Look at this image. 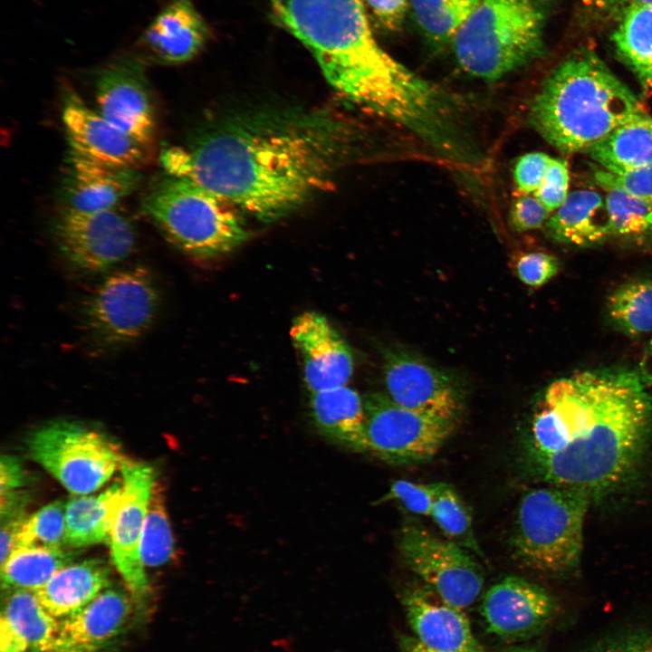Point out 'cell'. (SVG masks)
<instances>
[{
  "mask_svg": "<svg viewBox=\"0 0 652 652\" xmlns=\"http://www.w3.org/2000/svg\"><path fill=\"white\" fill-rule=\"evenodd\" d=\"M350 126L325 110L260 111L169 147V176L191 181L261 221L282 218L327 188L355 142Z\"/></svg>",
  "mask_w": 652,
  "mask_h": 652,
  "instance_id": "1",
  "label": "cell"
},
{
  "mask_svg": "<svg viewBox=\"0 0 652 652\" xmlns=\"http://www.w3.org/2000/svg\"><path fill=\"white\" fill-rule=\"evenodd\" d=\"M271 11L340 94L408 130L438 156L458 145L465 127L463 103L380 47L363 0H272Z\"/></svg>",
  "mask_w": 652,
  "mask_h": 652,
  "instance_id": "2",
  "label": "cell"
},
{
  "mask_svg": "<svg viewBox=\"0 0 652 652\" xmlns=\"http://www.w3.org/2000/svg\"><path fill=\"white\" fill-rule=\"evenodd\" d=\"M644 383L633 371L609 369L549 385L531 426L528 455L536 477L591 498L622 484L651 429L652 399Z\"/></svg>",
  "mask_w": 652,
  "mask_h": 652,
  "instance_id": "3",
  "label": "cell"
},
{
  "mask_svg": "<svg viewBox=\"0 0 652 652\" xmlns=\"http://www.w3.org/2000/svg\"><path fill=\"white\" fill-rule=\"evenodd\" d=\"M643 111L632 91L594 53H574L544 81L529 119L565 153L590 152L615 128Z\"/></svg>",
  "mask_w": 652,
  "mask_h": 652,
  "instance_id": "4",
  "label": "cell"
},
{
  "mask_svg": "<svg viewBox=\"0 0 652 652\" xmlns=\"http://www.w3.org/2000/svg\"><path fill=\"white\" fill-rule=\"evenodd\" d=\"M546 0H481L449 45L468 74L496 81L543 51Z\"/></svg>",
  "mask_w": 652,
  "mask_h": 652,
  "instance_id": "5",
  "label": "cell"
},
{
  "mask_svg": "<svg viewBox=\"0 0 652 652\" xmlns=\"http://www.w3.org/2000/svg\"><path fill=\"white\" fill-rule=\"evenodd\" d=\"M142 209L172 244L197 259L231 253L249 235L244 213L235 205L169 175L150 188Z\"/></svg>",
  "mask_w": 652,
  "mask_h": 652,
  "instance_id": "6",
  "label": "cell"
},
{
  "mask_svg": "<svg viewBox=\"0 0 652 652\" xmlns=\"http://www.w3.org/2000/svg\"><path fill=\"white\" fill-rule=\"evenodd\" d=\"M591 499L583 491L547 484L526 492L518 504L513 533L516 557L542 572L574 570L581 557Z\"/></svg>",
  "mask_w": 652,
  "mask_h": 652,
  "instance_id": "7",
  "label": "cell"
},
{
  "mask_svg": "<svg viewBox=\"0 0 652 652\" xmlns=\"http://www.w3.org/2000/svg\"><path fill=\"white\" fill-rule=\"evenodd\" d=\"M26 446L30 457L73 494L100 489L125 457L103 432L69 420L36 428L29 435Z\"/></svg>",
  "mask_w": 652,
  "mask_h": 652,
  "instance_id": "8",
  "label": "cell"
},
{
  "mask_svg": "<svg viewBox=\"0 0 652 652\" xmlns=\"http://www.w3.org/2000/svg\"><path fill=\"white\" fill-rule=\"evenodd\" d=\"M158 305V289L151 273L138 265L104 278L85 302L83 319L96 340L119 346L147 331Z\"/></svg>",
  "mask_w": 652,
  "mask_h": 652,
  "instance_id": "9",
  "label": "cell"
},
{
  "mask_svg": "<svg viewBox=\"0 0 652 652\" xmlns=\"http://www.w3.org/2000/svg\"><path fill=\"white\" fill-rule=\"evenodd\" d=\"M398 547L406 565L444 602L464 610L481 593L483 570L465 548L411 519L401 527Z\"/></svg>",
  "mask_w": 652,
  "mask_h": 652,
  "instance_id": "10",
  "label": "cell"
},
{
  "mask_svg": "<svg viewBox=\"0 0 652 652\" xmlns=\"http://www.w3.org/2000/svg\"><path fill=\"white\" fill-rule=\"evenodd\" d=\"M365 452L393 464H415L433 457L452 434L455 422L405 408L388 395L364 398Z\"/></svg>",
  "mask_w": 652,
  "mask_h": 652,
  "instance_id": "11",
  "label": "cell"
},
{
  "mask_svg": "<svg viewBox=\"0 0 652 652\" xmlns=\"http://www.w3.org/2000/svg\"><path fill=\"white\" fill-rule=\"evenodd\" d=\"M53 233L65 259L86 273L103 272L119 264L132 253L136 242L133 224L115 207L95 212L65 207Z\"/></svg>",
  "mask_w": 652,
  "mask_h": 652,
  "instance_id": "12",
  "label": "cell"
},
{
  "mask_svg": "<svg viewBox=\"0 0 652 652\" xmlns=\"http://www.w3.org/2000/svg\"><path fill=\"white\" fill-rule=\"evenodd\" d=\"M119 470L122 476L123 494L108 542L112 561L134 603L142 606L149 587L141 559L140 544L156 476L150 465L126 457L121 461Z\"/></svg>",
  "mask_w": 652,
  "mask_h": 652,
  "instance_id": "13",
  "label": "cell"
},
{
  "mask_svg": "<svg viewBox=\"0 0 652 652\" xmlns=\"http://www.w3.org/2000/svg\"><path fill=\"white\" fill-rule=\"evenodd\" d=\"M98 112L114 127L149 148L156 134V109L143 64L137 58H119L99 74Z\"/></svg>",
  "mask_w": 652,
  "mask_h": 652,
  "instance_id": "14",
  "label": "cell"
},
{
  "mask_svg": "<svg viewBox=\"0 0 652 652\" xmlns=\"http://www.w3.org/2000/svg\"><path fill=\"white\" fill-rule=\"evenodd\" d=\"M557 612V602L547 590L517 576H508L493 585L481 604L487 630L511 641L538 635L554 620Z\"/></svg>",
  "mask_w": 652,
  "mask_h": 652,
  "instance_id": "15",
  "label": "cell"
},
{
  "mask_svg": "<svg viewBox=\"0 0 652 652\" xmlns=\"http://www.w3.org/2000/svg\"><path fill=\"white\" fill-rule=\"evenodd\" d=\"M383 374L387 395L396 404L456 422L462 409L460 394L442 371L413 355L391 350L384 357Z\"/></svg>",
  "mask_w": 652,
  "mask_h": 652,
  "instance_id": "16",
  "label": "cell"
},
{
  "mask_svg": "<svg viewBox=\"0 0 652 652\" xmlns=\"http://www.w3.org/2000/svg\"><path fill=\"white\" fill-rule=\"evenodd\" d=\"M290 336L302 359L310 393L346 386L353 369V353L340 332L321 313L310 311L292 322Z\"/></svg>",
  "mask_w": 652,
  "mask_h": 652,
  "instance_id": "17",
  "label": "cell"
},
{
  "mask_svg": "<svg viewBox=\"0 0 652 652\" xmlns=\"http://www.w3.org/2000/svg\"><path fill=\"white\" fill-rule=\"evenodd\" d=\"M133 602L121 588L107 587L82 609L59 619L48 652H101L123 633Z\"/></svg>",
  "mask_w": 652,
  "mask_h": 652,
  "instance_id": "18",
  "label": "cell"
},
{
  "mask_svg": "<svg viewBox=\"0 0 652 652\" xmlns=\"http://www.w3.org/2000/svg\"><path fill=\"white\" fill-rule=\"evenodd\" d=\"M62 121L72 151L109 165L138 168L149 158V147L110 123L98 111L71 96Z\"/></svg>",
  "mask_w": 652,
  "mask_h": 652,
  "instance_id": "19",
  "label": "cell"
},
{
  "mask_svg": "<svg viewBox=\"0 0 652 652\" xmlns=\"http://www.w3.org/2000/svg\"><path fill=\"white\" fill-rule=\"evenodd\" d=\"M137 168L102 163L71 150L62 196L66 208L82 212L111 209L139 185Z\"/></svg>",
  "mask_w": 652,
  "mask_h": 652,
  "instance_id": "20",
  "label": "cell"
},
{
  "mask_svg": "<svg viewBox=\"0 0 652 652\" xmlns=\"http://www.w3.org/2000/svg\"><path fill=\"white\" fill-rule=\"evenodd\" d=\"M209 37V27L190 0H171L145 29L140 45L155 62L174 65L197 56Z\"/></svg>",
  "mask_w": 652,
  "mask_h": 652,
  "instance_id": "21",
  "label": "cell"
},
{
  "mask_svg": "<svg viewBox=\"0 0 652 652\" xmlns=\"http://www.w3.org/2000/svg\"><path fill=\"white\" fill-rule=\"evenodd\" d=\"M402 604L414 637L429 648L437 652H484L463 609L420 589L406 590Z\"/></svg>",
  "mask_w": 652,
  "mask_h": 652,
  "instance_id": "22",
  "label": "cell"
},
{
  "mask_svg": "<svg viewBox=\"0 0 652 652\" xmlns=\"http://www.w3.org/2000/svg\"><path fill=\"white\" fill-rule=\"evenodd\" d=\"M309 408L318 431L348 449L365 452L364 399L346 386L310 393Z\"/></svg>",
  "mask_w": 652,
  "mask_h": 652,
  "instance_id": "23",
  "label": "cell"
},
{
  "mask_svg": "<svg viewBox=\"0 0 652 652\" xmlns=\"http://www.w3.org/2000/svg\"><path fill=\"white\" fill-rule=\"evenodd\" d=\"M110 573L108 565L99 559L72 562L34 593L42 605L61 619L82 609L109 587Z\"/></svg>",
  "mask_w": 652,
  "mask_h": 652,
  "instance_id": "24",
  "label": "cell"
},
{
  "mask_svg": "<svg viewBox=\"0 0 652 652\" xmlns=\"http://www.w3.org/2000/svg\"><path fill=\"white\" fill-rule=\"evenodd\" d=\"M545 225L553 239L578 246L594 245L610 237L605 197L591 189L569 192Z\"/></svg>",
  "mask_w": 652,
  "mask_h": 652,
  "instance_id": "25",
  "label": "cell"
},
{
  "mask_svg": "<svg viewBox=\"0 0 652 652\" xmlns=\"http://www.w3.org/2000/svg\"><path fill=\"white\" fill-rule=\"evenodd\" d=\"M122 494L121 480L99 494L70 496L65 503L67 546L82 548L108 542Z\"/></svg>",
  "mask_w": 652,
  "mask_h": 652,
  "instance_id": "26",
  "label": "cell"
},
{
  "mask_svg": "<svg viewBox=\"0 0 652 652\" xmlns=\"http://www.w3.org/2000/svg\"><path fill=\"white\" fill-rule=\"evenodd\" d=\"M589 153L601 168L611 172L652 164V117L644 110L634 115Z\"/></svg>",
  "mask_w": 652,
  "mask_h": 652,
  "instance_id": "27",
  "label": "cell"
},
{
  "mask_svg": "<svg viewBox=\"0 0 652 652\" xmlns=\"http://www.w3.org/2000/svg\"><path fill=\"white\" fill-rule=\"evenodd\" d=\"M1 620L28 646L31 652H48L56 636L59 618L40 602L34 591L5 590Z\"/></svg>",
  "mask_w": 652,
  "mask_h": 652,
  "instance_id": "28",
  "label": "cell"
},
{
  "mask_svg": "<svg viewBox=\"0 0 652 652\" xmlns=\"http://www.w3.org/2000/svg\"><path fill=\"white\" fill-rule=\"evenodd\" d=\"M76 554L63 549L21 547L14 549L1 565L3 590L35 592L59 570L74 561Z\"/></svg>",
  "mask_w": 652,
  "mask_h": 652,
  "instance_id": "29",
  "label": "cell"
},
{
  "mask_svg": "<svg viewBox=\"0 0 652 652\" xmlns=\"http://www.w3.org/2000/svg\"><path fill=\"white\" fill-rule=\"evenodd\" d=\"M613 34L618 55L644 88H652V5H633L619 16Z\"/></svg>",
  "mask_w": 652,
  "mask_h": 652,
  "instance_id": "30",
  "label": "cell"
},
{
  "mask_svg": "<svg viewBox=\"0 0 652 652\" xmlns=\"http://www.w3.org/2000/svg\"><path fill=\"white\" fill-rule=\"evenodd\" d=\"M481 0H409L422 35L436 49L448 45Z\"/></svg>",
  "mask_w": 652,
  "mask_h": 652,
  "instance_id": "31",
  "label": "cell"
},
{
  "mask_svg": "<svg viewBox=\"0 0 652 652\" xmlns=\"http://www.w3.org/2000/svg\"><path fill=\"white\" fill-rule=\"evenodd\" d=\"M613 323L630 336L652 331V281L638 279L618 286L609 297Z\"/></svg>",
  "mask_w": 652,
  "mask_h": 652,
  "instance_id": "32",
  "label": "cell"
},
{
  "mask_svg": "<svg viewBox=\"0 0 652 652\" xmlns=\"http://www.w3.org/2000/svg\"><path fill=\"white\" fill-rule=\"evenodd\" d=\"M433 503L430 516L446 538L483 556L475 539L470 510L455 488L446 483L431 484Z\"/></svg>",
  "mask_w": 652,
  "mask_h": 652,
  "instance_id": "33",
  "label": "cell"
},
{
  "mask_svg": "<svg viewBox=\"0 0 652 652\" xmlns=\"http://www.w3.org/2000/svg\"><path fill=\"white\" fill-rule=\"evenodd\" d=\"M141 559L145 567H158L169 561L175 552V542L166 507L165 492L156 479L151 489L144 521Z\"/></svg>",
  "mask_w": 652,
  "mask_h": 652,
  "instance_id": "34",
  "label": "cell"
},
{
  "mask_svg": "<svg viewBox=\"0 0 652 652\" xmlns=\"http://www.w3.org/2000/svg\"><path fill=\"white\" fill-rule=\"evenodd\" d=\"M65 503L56 500L25 518L15 536L13 551L21 547L63 549L67 546Z\"/></svg>",
  "mask_w": 652,
  "mask_h": 652,
  "instance_id": "35",
  "label": "cell"
},
{
  "mask_svg": "<svg viewBox=\"0 0 652 652\" xmlns=\"http://www.w3.org/2000/svg\"><path fill=\"white\" fill-rule=\"evenodd\" d=\"M610 237L638 238L652 233V205L617 188L606 189Z\"/></svg>",
  "mask_w": 652,
  "mask_h": 652,
  "instance_id": "36",
  "label": "cell"
},
{
  "mask_svg": "<svg viewBox=\"0 0 652 652\" xmlns=\"http://www.w3.org/2000/svg\"><path fill=\"white\" fill-rule=\"evenodd\" d=\"M594 179L605 189L617 188L652 205V164L618 172L600 168Z\"/></svg>",
  "mask_w": 652,
  "mask_h": 652,
  "instance_id": "37",
  "label": "cell"
},
{
  "mask_svg": "<svg viewBox=\"0 0 652 652\" xmlns=\"http://www.w3.org/2000/svg\"><path fill=\"white\" fill-rule=\"evenodd\" d=\"M582 652H652V626L630 627L594 640Z\"/></svg>",
  "mask_w": 652,
  "mask_h": 652,
  "instance_id": "38",
  "label": "cell"
},
{
  "mask_svg": "<svg viewBox=\"0 0 652 652\" xmlns=\"http://www.w3.org/2000/svg\"><path fill=\"white\" fill-rule=\"evenodd\" d=\"M558 259L544 252L521 254L514 262V272L524 284L538 288L551 281L559 272Z\"/></svg>",
  "mask_w": 652,
  "mask_h": 652,
  "instance_id": "39",
  "label": "cell"
},
{
  "mask_svg": "<svg viewBox=\"0 0 652 652\" xmlns=\"http://www.w3.org/2000/svg\"><path fill=\"white\" fill-rule=\"evenodd\" d=\"M397 501L408 513L430 516L433 503V491L431 484H419L408 480L394 481L388 491L379 502Z\"/></svg>",
  "mask_w": 652,
  "mask_h": 652,
  "instance_id": "40",
  "label": "cell"
},
{
  "mask_svg": "<svg viewBox=\"0 0 652 652\" xmlns=\"http://www.w3.org/2000/svg\"><path fill=\"white\" fill-rule=\"evenodd\" d=\"M570 173L563 158H551L547 172L539 188L532 194L552 213L565 201L569 194Z\"/></svg>",
  "mask_w": 652,
  "mask_h": 652,
  "instance_id": "41",
  "label": "cell"
},
{
  "mask_svg": "<svg viewBox=\"0 0 652 652\" xmlns=\"http://www.w3.org/2000/svg\"><path fill=\"white\" fill-rule=\"evenodd\" d=\"M543 152H529L522 155L514 164L513 178L522 195H532L541 186L551 160Z\"/></svg>",
  "mask_w": 652,
  "mask_h": 652,
  "instance_id": "42",
  "label": "cell"
},
{
  "mask_svg": "<svg viewBox=\"0 0 652 652\" xmlns=\"http://www.w3.org/2000/svg\"><path fill=\"white\" fill-rule=\"evenodd\" d=\"M550 214L533 195H522L511 206L509 221L515 231L526 232L545 225Z\"/></svg>",
  "mask_w": 652,
  "mask_h": 652,
  "instance_id": "43",
  "label": "cell"
},
{
  "mask_svg": "<svg viewBox=\"0 0 652 652\" xmlns=\"http://www.w3.org/2000/svg\"><path fill=\"white\" fill-rule=\"evenodd\" d=\"M376 24L388 31L398 30L409 8V0H363Z\"/></svg>",
  "mask_w": 652,
  "mask_h": 652,
  "instance_id": "44",
  "label": "cell"
},
{
  "mask_svg": "<svg viewBox=\"0 0 652 652\" xmlns=\"http://www.w3.org/2000/svg\"><path fill=\"white\" fill-rule=\"evenodd\" d=\"M29 481L26 470L18 458L2 455L0 460V494L1 500L23 494L21 488Z\"/></svg>",
  "mask_w": 652,
  "mask_h": 652,
  "instance_id": "45",
  "label": "cell"
},
{
  "mask_svg": "<svg viewBox=\"0 0 652 652\" xmlns=\"http://www.w3.org/2000/svg\"><path fill=\"white\" fill-rule=\"evenodd\" d=\"M27 651V644L5 622L0 620V652Z\"/></svg>",
  "mask_w": 652,
  "mask_h": 652,
  "instance_id": "46",
  "label": "cell"
},
{
  "mask_svg": "<svg viewBox=\"0 0 652 652\" xmlns=\"http://www.w3.org/2000/svg\"><path fill=\"white\" fill-rule=\"evenodd\" d=\"M594 6L607 14H621L633 5H652V0H590Z\"/></svg>",
  "mask_w": 652,
  "mask_h": 652,
  "instance_id": "47",
  "label": "cell"
},
{
  "mask_svg": "<svg viewBox=\"0 0 652 652\" xmlns=\"http://www.w3.org/2000/svg\"><path fill=\"white\" fill-rule=\"evenodd\" d=\"M400 652H437L429 648L413 637H404L400 642Z\"/></svg>",
  "mask_w": 652,
  "mask_h": 652,
  "instance_id": "48",
  "label": "cell"
},
{
  "mask_svg": "<svg viewBox=\"0 0 652 652\" xmlns=\"http://www.w3.org/2000/svg\"><path fill=\"white\" fill-rule=\"evenodd\" d=\"M642 379L652 385V340L642 361Z\"/></svg>",
  "mask_w": 652,
  "mask_h": 652,
  "instance_id": "49",
  "label": "cell"
},
{
  "mask_svg": "<svg viewBox=\"0 0 652 652\" xmlns=\"http://www.w3.org/2000/svg\"><path fill=\"white\" fill-rule=\"evenodd\" d=\"M502 652H540L537 648L527 646H513L503 649Z\"/></svg>",
  "mask_w": 652,
  "mask_h": 652,
  "instance_id": "50",
  "label": "cell"
}]
</instances>
